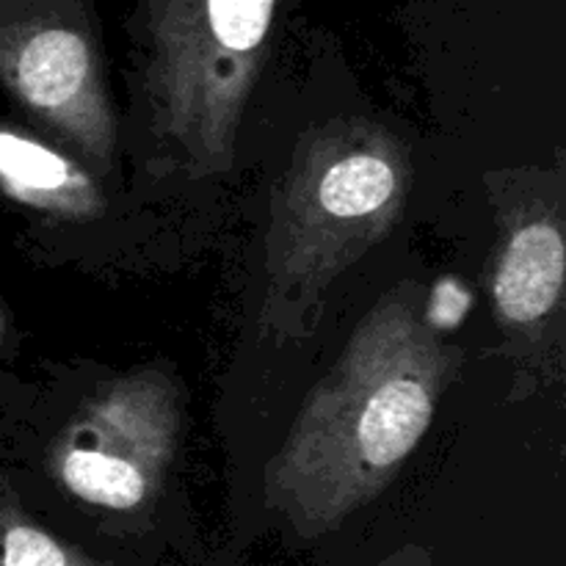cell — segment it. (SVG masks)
Here are the masks:
<instances>
[{"label": "cell", "instance_id": "cell-7", "mask_svg": "<svg viewBox=\"0 0 566 566\" xmlns=\"http://www.w3.org/2000/svg\"><path fill=\"white\" fill-rule=\"evenodd\" d=\"M0 193L61 221H94L108 208L86 166L6 122H0Z\"/></svg>", "mask_w": 566, "mask_h": 566}, {"label": "cell", "instance_id": "cell-2", "mask_svg": "<svg viewBox=\"0 0 566 566\" xmlns=\"http://www.w3.org/2000/svg\"><path fill=\"white\" fill-rule=\"evenodd\" d=\"M412 158L390 127L365 116L298 138L271 199L258 329L307 340L337 276L385 241L412 191Z\"/></svg>", "mask_w": 566, "mask_h": 566}, {"label": "cell", "instance_id": "cell-3", "mask_svg": "<svg viewBox=\"0 0 566 566\" xmlns=\"http://www.w3.org/2000/svg\"><path fill=\"white\" fill-rule=\"evenodd\" d=\"M282 0H166L147 31L144 119L188 177L230 171Z\"/></svg>", "mask_w": 566, "mask_h": 566}, {"label": "cell", "instance_id": "cell-9", "mask_svg": "<svg viewBox=\"0 0 566 566\" xmlns=\"http://www.w3.org/2000/svg\"><path fill=\"white\" fill-rule=\"evenodd\" d=\"M376 566H434V553L420 545H403L392 556L381 558Z\"/></svg>", "mask_w": 566, "mask_h": 566}, {"label": "cell", "instance_id": "cell-5", "mask_svg": "<svg viewBox=\"0 0 566 566\" xmlns=\"http://www.w3.org/2000/svg\"><path fill=\"white\" fill-rule=\"evenodd\" d=\"M180 440L171 374L136 368L99 387L50 448V473L75 501L133 512L155 497Z\"/></svg>", "mask_w": 566, "mask_h": 566}, {"label": "cell", "instance_id": "cell-6", "mask_svg": "<svg viewBox=\"0 0 566 566\" xmlns=\"http://www.w3.org/2000/svg\"><path fill=\"white\" fill-rule=\"evenodd\" d=\"M566 247L562 219L536 208L514 219L492 274V304L509 329L547 324L564 296Z\"/></svg>", "mask_w": 566, "mask_h": 566}, {"label": "cell", "instance_id": "cell-4", "mask_svg": "<svg viewBox=\"0 0 566 566\" xmlns=\"http://www.w3.org/2000/svg\"><path fill=\"white\" fill-rule=\"evenodd\" d=\"M0 86L88 171L108 175L116 116L88 0H0Z\"/></svg>", "mask_w": 566, "mask_h": 566}, {"label": "cell", "instance_id": "cell-8", "mask_svg": "<svg viewBox=\"0 0 566 566\" xmlns=\"http://www.w3.org/2000/svg\"><path fill=\"white\" fill-rule=\"evenodd\" d=\"M0 566H103L33 523L20 503L0 492Z\"/></svg>", "mask_w": 566, "mask_h": 566}, {"label": "cell", "instance_id": "cell-11", "mask_svg": "<svg viewBox=\"0 0 566 566\" xmlns=\"http://www.w3.org/2000/svg\"><path fill=\"white\" fill-rule=\"evenodd\" d=\"M6 332H9V324H6V310H3V302H0V348H3L6 343Z\"/></svg>", "mask_w": 566, "mask_h": 566}, {"label": "cell", "instance_id": "cell-10", "mask_svg": "<svg viewBox=\"0 0 566 566\" xmlns=\"http://www.w3.org/2000/svg\"><path fill=\"white\" fill-rule=\"evenodd\" d=\"M166 0H142V11H144V22L153 20L155 14L160 11V6H164Z\"/></svg>", "mask_w": 566, "mask_h": 566}, {"label": "cell", "instance_id": "cell-1", "mask_svg": "<svg viewBox=\"0 0 566 566\" xmlns=\"http://www.w3.org/2000/svg\"><path fill=\"white\" fill-rule=\"evenodd\" d=\"M459 365L462 348L440 335L423 287L401 282L385 293L265 468V506L302 539L340 528L396 481Z\"/></svg>", "mask_w": 566, "mask_h": 566}]
</instances>
